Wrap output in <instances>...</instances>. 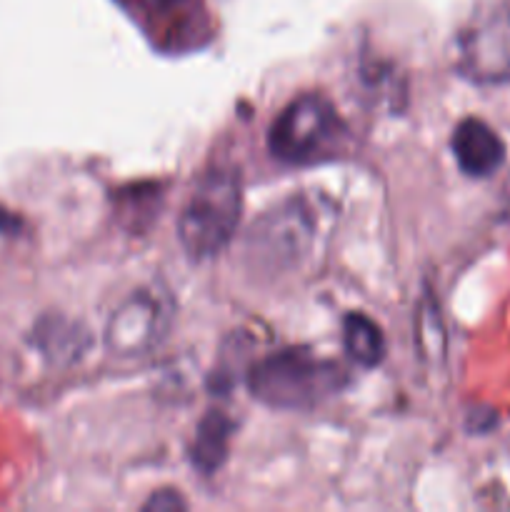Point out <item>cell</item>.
Instances as JSON below:
<instances>
[{"label":"cell","instance_id":"obj_1","mask_svg":"<svg viewBox=\"0 0 510 512\" xmlns=\"http://www.w3.org/2000/svg\"><path fill=\"white\" fill-rule=\"evenodd\" d=\"M345 370L335 360L303 348H288L258 360L248 373L255 400L278 410H310L340 393Z\"/></svg>","mask_w":510,"mask_h":512},{"label":"cell","instance_id":"obj_2","mask_svg":"<svg viewBox=\"0 0 510 512\" xmlns=\"http://www.w3.org/2000/svg\"><path fill=\"white\" fill-rule=\"evenodd\" d=\"M243 213V183L233 168H208L193 185L178 218V238L193 260L218 255Z\"/></svg>","mask_w":510,"mask_h":512},{"label":"cell","instance_id":"obj_3","mask_svg":"<svg viewBox=\"0 0 510 512\" xmlns=\"http://www.w3.org/2000/svg\"><path fill=\"white\" fill-rule=\"evenodd\" d=\"M345 125L325 95L305 93L283 108L268 133V148L290 165L323 163L338 155Z\"/></svg>","mask_w":510,"mask_h":512},{"label":"cell","instance_id":"obj_4","mask_svg":"<svg viewBox=\"0 0 510 512\" xmlns=\"http://www.w3.org/2000/svg\"><path fill=\"white\" fill-rule=\"evenodd\" d=\"M175 305L165 288L148 285L130 293L113 310L105 328V345L118 358H140L158 348L173 325Z\"/></svg>","mask_w":510,"mask_h":512},{"label":"cell","instance_id":"obj_5","mask_svg":"<svg viewBox=\"0 0 510 512\" xmlns=\"http://www.w3.org/2000/svg\"><path fill=\"white\" fill-rule=\"evenodd\" d=\"M458 70L480 85L510 80V10H495L463 30L458 40Z\"/></svg>","mask_w":510,"mask_h":512},{"label":"cell","instance_id":"obj_6","mask_svg":"<svg viewBox=\"0 0 510 512\" xmlns=\"http://www.w3.org/2000/svg\"><path fill=\"white\" fill-rule=\"evenodd\" d=\"M313 230L310 210L300 200H290L253 225L248 240L250 253H258L260 260L275 268L298 263L313 240Z\"/></svg>","mask_w":510,"mask_h":512},{"label":"cell","instance_id":"obj_7","mask_svg":"<svg viewBox=\"0 0 510 512\" xmlns=\"http://www.w3.org/2000/svg\"><path fill=\"white\" fill-rule=\"evenodd\" d=\"M453 155L470 178H488L505 163V145L488 123L478 118L460 120L453 130Z\"/></svg>","mask_w":510,"mask_h":512},{"label":"cell","instance_id":"obj_8","mask_svg":"<svg viewBox=\"0 0 510 512\" xmlns=\"http://www.w3.org/2000/svg\"><path fill=\"white\" fill-rule=\"evenodd\" d=\"M235 423L223 410H208L195 430L193 445H190V460L203 475H213L225 463L233 438Z\"/></svg>","mask_w":510,"mask_h":512},{"label":"cell","instance_id":"obj_9","mask_svg":"<svg viewBox=\"0 0 510 512\" xmlns=\"http://www.w3.org/2000/svg\"><path fill=\"white\" fill-rule=\"evenodd\" d=\"M343 343L350 358L363 368H375L385 358V338L378 325L360 313H350L343 323Z\"/></svg>","mask_w":510,"mask_h":512},{"label":"cell","instance_id":"obj_10","mask_svg":"<svg viewBox=\"0 0 510 512\" xmlns=\"http://www.w3.org/2000/svg\"><path fill=\"white\" fill-rule=\"evenodd\" d=\"M185 500L180 498L173 490H163V493H155L153 498L145 503V510H183Z\"/></svg>","mask_w":510,"mask_h":512},{"label":"cell","instance_id":"obj_11","mask_svg":"<svg viewBox=\"0 0 510 512\" xmlns=\"http://www.w3.org/2000/svg\"><path fill=\"white\" fill-rule=\"evenodd\" d=\"M150 5H155V8H173V5H180L183 0H148Z\"/></svg>","mask_w":510,"mask_h":512}]
</instances>
